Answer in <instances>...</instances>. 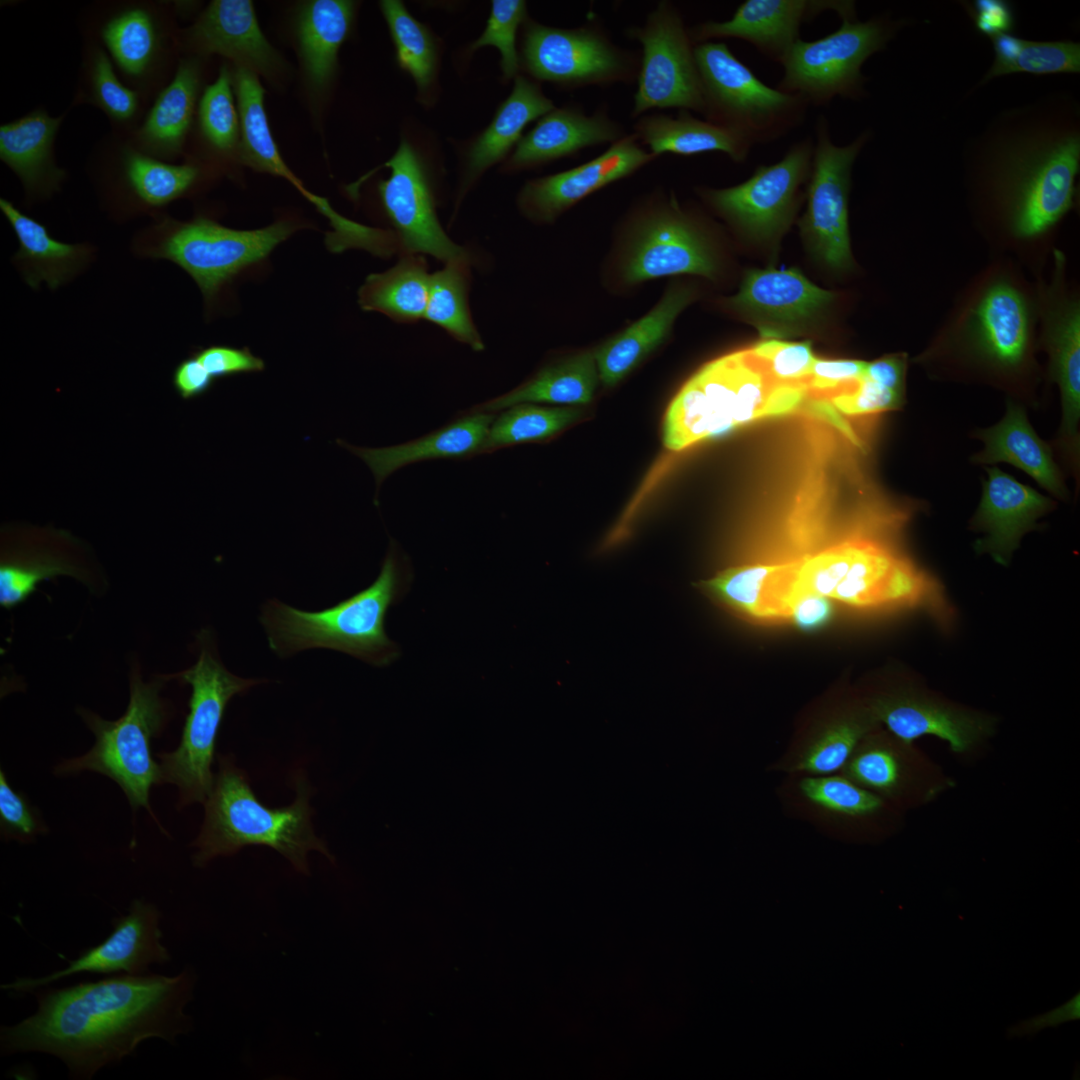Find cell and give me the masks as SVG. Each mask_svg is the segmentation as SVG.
Segmentation results:
<instances>
[{"label": "cell", "instance_id": "14", "mask_svg": "<svg viewBox=\"0 0 1080 1080\" xmlns=\"http://www.w3.org/2000/svg\"><path fill=\"white\" fill-rule=\"evenodd\" d=\"M297 228L292 221L279 220L264 228L237 230L197 218L174 228L154 255L185 270L210 301L237 274L266 259Z\"/></svg>", "mask_w": 1080, "mask_h": 1080}, {"label": "cell", "instance_id": "39", "mask_svg": "<svg viewBox=\"0 0 1080 1080\" xmlns=\"http://www.w3.org/2000/svg\"><path fill=\"white\" fill-rule=\"evenodd\" d=\"M354 10V3L347 0H314L302 7L298 38L305 73L315 89H323L332 78Z\"/></svg>", "mask_w": 1080, "mask_h": 1080}, {"label": "cell", "instance_id": "49", "mask_svg": "<svg viewBox=\"0 0 1080 1080\" xmlns=\"http://www.w3.org/2000/svg\"><path fill=\"white\" fill-rule=\"evenodd\" d=\"M232 84V77L223 66L215 82L206 88L199 104L203 133L215 148L222 151L231 150L240 133V118L234 103Z\"/></svg>", "mask_w": 1080, "mask_h": 1080}, {"label": "cell", "instance_id": "28", "mask_svg": "<svg viewBox=\"0 0 1080 1080\" xmlns=\"http://www.w3.org/2000/svg\"><path fill=\"white\" fill-rule=\"evenodd\" d=\"M1045 348L1049 376L1058 385L1061 399L1060 428L1055 448L1074 476L1079 470L1080 423V307L1075 300H1061L1050 307L1046 318Z\"/></svg>", "mask_w": 1080, "mask_h": 1080}, {"label": "cell", "instance_id": "26", "mask_svg": "<svg viewBox=\"0 0 1080 1080\" xmlns=\"http://www.w3.org/2000/svg\"><path fill=\"white\" fill-rule=\"evenodd\" d=\"M234 84L245 161L259 171L285 178L329 219L334 228L330 247L343 251L360 246L366 240L369 228L339 215L326 199L312 194L282 159L270 131L264 107L265 91L257 73L244 66H237Z\"/></svg>", "mask_w": 1080, "mask_h": 1080}, {"label": "cell", "instance_id": "33", "mask_svg": "<svg viewBox=\"0 0 1080 1080\" xmlns=\"http://www.w3.org/2000/svg\"><path fill=\"white\" fill-rule=\"evenodd\" d=\"M193 37L205 53L219 54L256 73L274 72L280 60L248 0H216L198 19Z\"/></svg>", "mask_w": 1080, "mask_h": 1080}, {"label": "cell", "instance_id": "57", "mask_svg": "<svg viewBox=\"0 0 1080 1080\" xmlns=\"http://www.w3.org/2000/svg\"><path fill=\"white\" fill-rule=\"evenodd\" d=\"M862 360H824L816 358L807 379L812 397L830 399L853 388L866 371Z\"/></svg>", "mask_w": 1080, "mask_h": 1080}, {"label": "cell", "instance_id": "32", "mask_svg": "<svg viewBox=\"0 0 1080 1080\" xmlns=\"http://www.w3.org/2000/svg\"><path fill=\"white\" fill-rule=\"evenodd\" d=\"M494 413L468 410L440 429L414 440L381 448H363L337 441L362 459L372 471L377 490L396 470L421 461L465 459L481 455Z\"/></svg>", "mask_w": 1080, "mask_h": 1080}, {"label": "cell", "instance_id": "47", "mask_svg": "<svg viewBox=\"0 0 1080 1080\" xmlns=\"http://www.w3.org/2000/svg\"><path fill=\"white\" fill-rule=\"evenodd\" d=\"M102 36L123 71L137 76L147 69L157 42L153 20L146 11L132 9L117 15L104 26Z\"/></svg>", "mask_w": 1080, "mask_h": 1080}, {"label": "cell", "instance_id": "36", "mask_svg": "<svg viewBox=\"0 0 1080 1080\" xmlns=\"http://www.w3.org/2000/svg\"><path fill=\"white\" fill-rule=\"evenodd\" d=\"M599 383L594 352H580L549 363L518 387L470 410L495 413L521 403L582 406L592 401Z\"/></svg>", "mask_w": 1080, "mask_h": 1080}, {"label": "cell", "instance_id": "12", "mask_svg": "<svg viewBox=\"0 0 1080 1080\" xmlns=\"http://www.w3.org/2000/svg\"><path fill=\"white\" fill-rule=\"evenodd\" d=\"M524 28L520 61L537 80L579 88L637 78L636 56L614 44L598 25L558 28L527 19Z\"/></svg>", "mask_w": 1080, "mask_h": 1080}, {"label": "cell", "instance_id": "61", "mask_svg": "<svg viewBox=\"0 0 1080 1080\" xmlns=\"http://www.w3.org/2000/svg\"><path fill=\"white\" fill-rule=\"evenodd\" d=\"M974 20L976 28L991 38L1008 33L1014 23L1010 5L1002 0H977L974 4Z\"/></svg>", "mask_w": 1080, "mask_h": 1080}, {"label": "cell", "instance_id": "22", "mask_svg": "<svg viewBox=\"0 0 1080 1080\" xmlns=\"http://www.w3.org/2000/svg\"><path fill=\"white\" fill-rule=\"evenodd\" d=\"M160 912L151 903L135 899L126 915L113 920V931L99 945L91 947L62 970L40 978H20L3 985L15 992H34L52 982L83 972L145 974L152 964L170 960L161 943Z\"/></svg>", "mask_w": 1080, "mask_h": 1080}, {"label": "cell", "instance_id": "20", "mask_svg": "<svg viewBox=\"0 0 1080 1080\" xmlns=\"http://www.w3.org/2000/svg\"><path fill=\"white\" fill-rule=\"evenodd\" d=\"M835 294L809 281L798 269H751L728 306L752 324L761 337L796 336L825 317Z\"/></svg>", "mask_w": 1080, "mask_h": 1080}, {"label": "cell", "instance_id": "7", "mask_svg": "<svg viewBox=\"0 0 1080 1080\" xmlns=\"http://www.w3.org/2000/svg\"><path fill=\"white\" fill-rule=\"evenodd\" d=\"M694 55L705 120L741 133L753 145L777 140L803 122L807 102L763 83L725 43L695 44Z\"/></svg>", "mask_w": 1080, "mask_h": 1080}, {"label": "cell", "instance_id": "30", "mask_svg": "<svg viewBox=\"0 0 1080 1080\" xmlns=\"http://www.w3.org/2000/svg\"><path fill=\"white\" fill-rule=\"evenodd\" d=\"M798 567L799 559L730 567L699 586L717 602L748 618L780 621L790 619L797 599Z\"/></svg>", "mask_w": 1080, "mask_h": 1080}, {"label": "cell", "instance_id": "5", "mask_svg": "<svg viewBox=\"0 0 1080 1080\" xmlns=\"http://www.w3.org/2000/svg\"><path fill=\"white\" fill-rule=\"evenodd\" d=\"M775 383L749 348L707 363L668 406L662 428L664 446L680 451L763 418Z\"/></svg>", "mask_w": 1080, "mask_h": 1080}, {"label": "cell", "instance_id": "62", "mask_svg": "<svg viewBox=\"0 0 1080 1080\" xmlns=\"http://www.w3.org/2000/svg\"><path fill=\"white\" fill-rule=\"evenodd\" d=\"M832 612V603L828 597L803 594L795 600L790 619L799 629L813 631L824 626Z\"/></svg>", "mask_w": 1080, "mask_h": 1080}, {"label": "cell", "instance_id": "40", "mask_svg": "<svg viewBox=\"0 0 1080 1080\" xmlns=\"http://www.w3.org/2000/svg\"><path fill=\"white\" fill-rule=\"evenodd\" d=\"M198 86L196 64L192 61L181 63L141 128L140 139L150 150L164 154L180 150L191 125Z\"/></svg>", "mask_w": 1080, "mask_h": 1080}, {"label": "cell", "instance_id": "1", "mask_svg": "<svg viewBox=\"0 0 1080 1080\" xmlns=\"http://www.w3.org/2000/svg\"><path fill=\"white\" fill-rule=\"evenodd\" d=\"M196 974L120 975L37 993L36 1012L1 1029L4 1054L43 1052L62 1060L70 1076L89 1079L131 1055L144 1040L169 1043L192 1027L184 1013Z\"/></svg>", "mask_w": 1080, "mask_h": 1080}, {"label": "cell", "instance_id": "53", "mask_svg": "<svg viewBox=\"0 0 1080 1080\" xmlns=\"http://www.w3.org/2000/svg\"><path fill=\"white\" fill-rule=\"evenodd\" d=\"M1080 71V45L1071 41L1033 42L1021 41L1020 47L1009 64L1006 74L1027 72L1050 74Z\"/></svg>", "mask_w": 1080, "mask_h": 1080}, {"label": "cell", "instance_id": "10", "mask_svg": "<svg viewBox=\"0 0 1080 1080\" xmlns=\"http://www.w3.org/2000/svg\"><path fill=\"white\" fill-rule=\"evenodd\" d=\"M814 140L793 144L781 160L758 166L746 181L732 187L703 189L709 206L736 231L758 243H771L789 228L808 182Z\"/></svg>", "mask_w": 1080, "mask_h": 1080}, {"label": "cell", "instance_id": "3", "mask_svg": "<svg viewBox=\"0 0 1080 1080\" xmlns=\"http://www.w3.org/2000/svg\"><path fill=\"white\" fill-rule=\"evenodd\" d=\"M410 579L407 560L392 543L376 580L335 606L312 612L269 601L261 620L270 647L280 656L327 648L376 666L388 665L399 650L386 634V613L406 592Z\"/></svg>", "mask_w": 1080, "mask_h": 1080}, {"label": "cell", "instance_id": "55", "mask_svg": "<svg viewBox=\"0 0 1080 1080\" xmlns=\"http://www.w3.org/2000/svg\"><path fill=\"white\" fill-rule=\"evenodd\" d=\"M92 81L95 99L108 115L119 121L133 117L138 107L137 94L120 82L103 51L94 58Z\"/></svg>", "mask_w": 1080, "mask_h": 1080}, {"label": "cell", "instance_id": "58", "mask_svg": "<svg viewBox=\"0 0 1080 1080\" xmlns=\"http://www.w3.org/2000/svg\"><path fill=\"white\" fill-rule=\"evenodd\" d=\"M216 380L238 374L256 373L265 369V362L249 348L212 345L193 354Z\"/></svg>", "mask_w": 1080, "mask_h": 1080}, {"label": "cell", "instance_id": "9", "mask_svg": "<svg viewBox=\"0 0 1080 1080\" xmlns=\"http://www.w3.org/2000/svg\"><path fill=\"white\" fill-rule=\"evenodd\" d=\"M841 26L815 41L799 39L781 64L777 89L803 98L808 105H826L835 97L856 98L862 91L863 63L882 50L892 35L883 20L861 22L855 14L841 17Z\"/></svg>", "mask_w": 1080, "mask_h": 1080}, {"label": "cell", "instance_id": "43", "mask_svg": "<svg viewBox=\"0 0 1080 1080\" xmlns=\"http://www.w3.org/2000/svg\"><path fill=\"white\" fill-rule=\"evenodd\" d=\"M61 118L35 111L0 127V157L28 188L51 170V153Z\"/></svg>", "mask_w": 1080, "mask_h": 1080}, {"label": "cell", "instance_id": "35", "mask_svg": "<svg viewBox=\"0 0 1080 1080\" xmlns=\"http://www.w3.org/2000/svg\"><path fill=\"white\" fill-rule=\"evenodd\" d=\"M694 296L689 286H671L649 313L595 349L600 383L613 387L637 367L664 341Z\"/></svg>", "mask_w": 1080, "mask_h": 1080}, {"label": "cell", "instance_id": "52", "mask_svg": "<svg viewBox=\"0 0 1080 1080\" xmlns=\"http://www.w3.org/2000/svg\"><path fill=\"white\" fill-rule=\"evenodd\" d=\"M749 349L767 374L779 383H807L816 359L810 341L766 339Z\"/></svg>", "mask_w": 1080, "mask_h": 1080}, {"label": "cell", "instance_id": "42", "mask_svg": "<svg viewBox=\"0 0 1080 1080\" xmlns=\"http://www.w3.org/2000/svg\"><path fill=\"white\" fill-rule=\"evenodd\" d=\"M0 208L19 241L20 249L16 257L27 260L33 269L28 274L29 284L35 286L44 280L51 289L60 286L83 257L84 247L54 239L45 226L3 198L0 199Z\"/></svg>", "mask_w": 1080, "mask_h": 1080}, {"label": "cell", "instance_id": "17", "mask_svg": "<svg viewBox=\"0 0 1080 1080\" xmlns=\"http://www.w3.org/2000/svg\"><path fill=\"white\" fill-rule=\"evenodd\" d=\"M841 773L902 813L934 802L955 786L914 742L881 726L861 740Z\"/></svg>", "mask_w": 1080, "mask_h": 1080}, {"label": "cell", "instance_id": "59", "mask_svg": "<svg viewBox=\"0 0 1080 1080\" xmlns=\"http://www.w3.org/2000/svg\"><path fill=\"white\" fill-rule=\"evenodd\" d=\"M214 381L194 355L181 361L172 376L173 387L184 400L202 396L212 387Z\"/></svg>", "mask_w": 1080, "mask_h": 1080}, {"label": "cell", "instance_id": "56", "mask_svg": "<svg viewBox=\"0 0 1080 1080\" xmlns=\"http://www.w3.org/2000/svg\"><path fill=\"white\" fill-rule=\"evenodd\" d=\"M903 400L904 393L876 382L866 371L853 388L829 399L839 412L846 415H868L897 409Z\"/></svg>", "mask_w": 1080, "mask_h": 1080}, {"label": "cell", "instance_id": "45", "mask_svg": "<svg viewBox=\"0 0 1080 1080\" xmlns=\"http://www.w3.org/2000/svg\"><path fill=\"white\" fill-rule=\"evenodd\" d=\"M71 576L94 588L90 576L68 555L50 550L2 552L0 562V604L12 609L24 602L45 580Z\"/></svg>", "mask_w": 1080, "mask_h": 1080}, {"label": "cell", "instance_id": "4", "mask_svg": "<svg viewBox=\"0 0 1080 1080\" xmlns=\"http://www.w3.org/2000/svg\"><path fill=\"white\" fill-rule=\"evenodd\" d=\"M166 680L162 675L145 682L134 668L130 673L129 703L116 720L79 708L78 714L95 736L94 745L85 754L59 763L55 773L92 771L105 775L122 789L134 812L143 807L157 821L149 795L152 786L161 785L162 779L151 742L163 731L170 716V706L161 696Z\"/></svg>", "mask_w": 1080, "mask_h": 1080}, {"label": "cell", "instance_id": "24", "mask_svg": "<svg viewBox=\"0 0 1080 1080\" xmlns=\"http://www.w3.org/2000/svg\"><path fill=\"white\" fill-rule=\"evenodd\" d=\"M1035 156L1015 184L1010 210L1012 232L1021 239L1042 235L1071 208L1080 141L1067 136Z\"/></svg>", "mask_w": 1080, "mask_h": 1080}, {"label": "cell", "instance_id": "23", "mask_svg": "<svg viewBox=\"0 0 1080 1080\" xmlns=\"http://www.w3.org/2000/svg\"><path fill=\"white\" fill-rule=\"evenodd\" d=\"M657 157L633 133L581 165L528 181L518 196L521 211L538 222H552L590 194L624 179Z\"/></svg>", "mask_w": 1080, "mask_h": 1080}, {"label": "cell", "instance_id": "60", "mask_svg": "<svg viewBox=\"0 0 1080 1080\" xmlns=\"http://www.w3.org/2000/svg\"><path fill=\"white\" fill-rule=\"evenodd\" d=\"M1080 1018V993L1077 992L1069 1001L1046 1013L1018 1022L1007 1030V1036H1032L1047 1027H1054L1064 1022Z\"/></svg>", "mask_w": 1080, "mask_h": 1080}, {"label": "cell", "instance_id": "8", "mask_svg": "<svg viewBox=\"0 0 1080 1080\" xmlns=\"http://www.w3.org/2000/svg\"><path fill=\"white\" fill-rule=\"evenodd\" d=\"M776 795L789 817L845 843L883 842L903 825L904 813L841 772L785 775Z\"/></svg>", "mask_w": 1080, "mask_h": 1080}, {"label": "cell", "instance_id": "13", "mask_svg": "<svg viewBox=\"0 0 1080 1080\" xmlns=\"http://www.w3.org/2000/svg\"><path fill=\"white\" fill-rule=\"evenodd\" d=\"M859 694L878 724L906 741L935 737L954 754L968 756L996 732L994 715L953 702L915 683L870 686Z\"/></svg>", "mask_w": 1080, "mask_h": 1080}, {"label": "cell", "instance_id": "38", "mask_svg": "<svg viewBox=\"0 0 1080 1080\" xmlns=\"http://www.w3.org/2000/svg\"><path fill=\"white\" fill-rule=\"evenodd\" d=\"M431 273L423 255L402 254L390 269L366 277L358 291V303L399 323L424 319Z\"/></svg>", "mask_w": 1080, "mask_h": 1080}, {"label": "cell", "instance_id": "48", "mask_svg": "<svg viewBox=\"0 0 1080 1080\" xmlns=\"http://www.w3.org/2000/svg\"><path fill=\"white\" fill-rule=\"evenodd\" d=\"M125 172L135 194L151 206H161L181 196L199 173L192 165H171L135 151L126 155Z\"/></svg>", "mask_w": 1080, "mask_h": 1080}, {"label": "cell", "instance_id": "41", "mask_svg": "<svg viewBox=\"0 0 1080 1080\" xmlns=\"http://www.w3.org/2000/svg\"><path fill=\"white\" fill-rule=\"evenodd\" d=\"M470 266L471 260L456 259L431 273L424 319L474 351H482L484 343L469 306Z\"/></svg>", "mask_w": 1080, "mask_h": 1080}, {"label": "cell", "instance_id": "63", "mask_svg": "<svg viewBox=\"0 0 1080 1080\" xmlns=\"http://www.w3.org/2000/svg\"><path fill=\"white\" fill-rule=\"evenodd\" d=\"M801 409L830 423L842 432L854 445L861 446V441L854 429L828 399L809 396Z\"/></svg>", "mask_w": 1080, "mask_h": 1080}, {"label": "cell", "instance_id": "46", "mask_svg": "<svg viewBox=\"0 0 1080 1080\" xmlns=\"http://www.w3.org/2000/svg\"><path fill=\"white\" fill-rule=\"evenodd\" d=\"M380 8L388 24L399 66L414 80L420 91L432 85L437 52L430 31L415 19L398 0H383Z\"/></svg>", "mask_w": 1080, "mask_h": 1080}, {"label": "cell", "instance_id": "25", "mask_svg": "<svg viewBox=\"0 0 1080 1080\" xmlns=\"http://www.w3.org/2000/svg\"><path fill=\"white\" fill-rule=\"evenodd\" d=\"M826 10H834L840 17L855 13L852 1L746 0L730 19L705 21L688 31L694 45L712 39H741L781 63L800 39L802 23Z\"/></svg>", "mask_w": 1080, "mask_h": 1080}, {"label": "cell", "instance_id": "15", "mask_svg": "<svg viewBox=\"0 0 1080 1080\" xmlns=\"http://www.w3.org/2000/svg\"><path fill=\"white\" fill-rule=\"evenodd\" d=\"M815 135L806 210L799 225L818 261L831 270L844 271L853 263L848 224L852 167L867 134L838 146L831 140L827 119L821 115Z\"/></svg>", "mask_w": 1080, "mask_h": 1080}, {"label": "cell", "instance_id": "16", "mask_svg": "<svg viewBox=\"0 0 1080 1080\" xmlns=\"http://www.w3.org/2000/svg\"><path fill=\"white\" fill-rule=\"evenodd\" d=\"M633 220L631 245L622 265L626 283L680 274L716 276L717 260L699 219L673 196L652 201Z\"/></svg>", "mask_w": 1080, "mask_h": 1080}, {"label": "cell", "instance_id": "18", "mask_svg": "<svg viewBox=\"0 0 1080 1080\" xmlns=\"http://www.w3.org/2000/svg\"><path fill=\"white\" fill-rule=\"evenodd\" d=\"M880 725L859 692H837L815 706L768 767L784 775L842 771L861 740Z\"/></svg>", "mask_w": 1080, "mask_h": 1080}, {"label": "cell", "instance_id": "29", "mask_svg": "<svg viewBox=\"0 0 1080 1080\" xmlns=\"http://www.w3.org/2000/svg\"><path fill=\"white\" fill-rule=\"evenodd\" d=\"M626 134L606 108L586 114L576 106L555 107L522 136L506 168L516 171L536 167L590 147L611 145Z\"/></svg>", "mask_w": 1080, "mask_h": 1080}, {"label": "cell", "instance_id": "37", "mask_svg": "<svg viewBox=\"0 0 1080 1080\" xmlns=\"http://www.w3.org/2000/svg\"><path fill=\"white\" fill-rule=\"evenodd\" d=\"M554 108L553 101L538 84L522 75L516 76L510 95L469 149L467 180L472 181L502 160L522 138L525 127Z\"/></svg>", "mask_w": 1080, "mask_h": 1080}, {"label": "cell", "instance_id": "6", "mask_svg": "<svg viewBox=\"0 0 1080 1080\" xmlns=\"http://www.w3.org/2000/svg\"><path fill=\"white\" fill-rule=\"evenodd\" d=\"M198 640L196 663L177 674L164 675L167 680L175 678L191 686L189 711L178 747L156 755L162 784L178 788L179 808L206 801L214 784L212 764L225 709L232 697L260 683L229 672L217 657L207 631H202Z\"/></svg>", "mask_w": 1080, "mask_h": 1080}, {"label": "cell", "instance_id": "50", "mask_svg": "<svg viewBox=\"0 0 1080 1080\" xmlns=\"http://www.w3.org/2000/svg\"><path fill=\"white\" fill-rule=\"evenodd\" d=\"M527 20V4L522 0H493L491 12L485 30L472 43L474 51L484 46H493L501 55L500 66L504 79L518 76L521 66L516 48V35L519 26Z\"/></svg>", "mask_w": 1080, "mask_h": 1080}, {"label": "cell", "instance_id": "11", "mask_svg": "<svg viewBox=\"0 0 1080 1080\" xmlns=\"http://www.w3.org/2000/svg\"><path fill=\"white\" fill-rule=\"evenodd\" d=\"M627 35L642 46L631 117L670 108L703 115L695 45L675 5L659 1L644 23L628 28Z\"/></svg>", "mask_w": 1080, "mask_h": 1080}, {"label": "cell", "instance_id": "44", "mask_svg": "<svg viewBox=\"0 0 1080 1080\" xmlns=\"http://www.w3.org/2000/svg\"><path fill=\"white\" fill-rule=\"evenodd\" d=\"M583 415L575 406H548L521 403L502 410L495 416L482 454L526 442L552 439L576 423Z\"/></svg>", "mask_w": 1080, "mask_h": 1080}, {"label": "cell", "instance_id": "51", "mask_svg": "<svg viewBox=\"0 0 1080 1080\" xmlns=\"http://www.w3.org/2000/svg\"><path fill=\"white\" fill-rule=\"evenodd\" d=\"M854 537L799 559L797 598L815 594L831 598L844 578L853 553Z\"/></svg>", "mask_w": 1080, "mask_h": 1080}, {"label": "cell", "instance_id": "54", "mask_svg": "<svg viewBox=\"0 0 1080 1080\" xmlns=\"http://www.w3.org/2000/svg\"><path fill=\"white\" fill-rule=\"evenodd\" d=\"M0 828L5 839L29 843L46 832V825L27 797L9 784L0 771Z\"/></svg>", "mask_w": 1080, "mask_h": 1080}, {"label": "cell", "instance_id": "27", "mask_svg": "<svg viewBox=\"0 0 1080 1080\" xmlns=\"http://www.w3.org/2000/svg\"><path fill=\"white\" fill-rule=\"evenodd\" d=\"M985 470L981 499L971 520V528L984 536L974 549L1007 565L1022 537L1037 529L1038 520L1053 511L1056 502L997 466Z\"/></svg>", "mask_w": 1080, "mask_h": 1080}, {"label": "cell", "instance_id": "34", "mask_svg": "<svg viewBox=\"0 0 1080 1080\" xmlns=\"http://www.w3.org/2000/svg\"><path fill=\"white\" fill-rule=\"evenodd\" d=\"M639 143L655 157L664 153L694 156L722 152L732 161L746 160L753 144L741 133L679 110L676 116L661 113L637 118L632 132Z\"/></svg>", "mask_w": 1080, "mask_h": 1080}, {"label": "cell", "instance_id": "21", "mask_svg": "<svg viewBox=\"0 0 1080 1080\" xmlns=\"http://www.w3.org/2000/svg\"><path fill=\"white\" fill-rule=\"evenodd\" d=\"M967 354L993 377L1019 376L1031 361V318L1024 295L999 281L975 303L967 327Z\"/></svg>", "mask_w": 1080, "mask_h": 1080}, {"label": "cell", "instance_id": "2", "mask_svg": "<svg viewBox=\"0 0 1080 1080\" xmlns=\"http://www.w3.org/2000/svg\"><path fill=\"white\" fill-rule=\"evenodd\" d=\"M217 759L214 784L204 802L203 825L192 843L195 866L204 867L219 856H230L252 845L274 849L306 875L310 874V851L334 861L326 843L314 834L311 789L304 778L295 777L296 798L289 806L270 808L256 797L231 756L218 755Z\"/></svg>", "mask_w": 1080, "mask_h": 1080}, {"label": "cell", "instance_id": "31", "mask_svg": "<svg viewBox=\"0 0 1080 1080\" xmlns=\"http://www.w3.org/2000/svg\"><path fill=\"white\" fill-rule=\"evenodd\" d=\"M973 436L984 444L971 457L973 464H1010L1028 474L1053 497L1068 500L1069 491L1052 446L1033 429L1023 404L1008 400L1003 418L993 426L976 430Z\"/></svg>", "mask_w": 1080, "mask_h": 1080}, {"label": "cell", "instance_id": "19", "mask_svg": "<svg viewBox=\"0 0 1080 1080\" xmlns=\"http://www.w3.org/2000/svg\"><path fill=\"white\" fill-rule=\"evenodd\" d=\"M384 167L390 175L379 183L378 192L401 255H430L443 263L471 260L440 224L427 174L413 147L402 141Z\"/></svg>", "mask_w": 1080, "mask_h": 1080}]
</instances>
